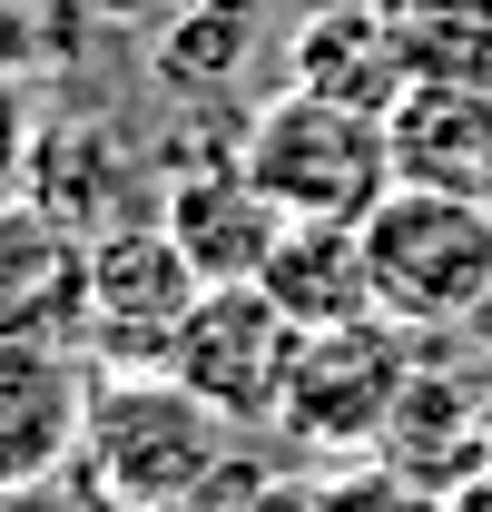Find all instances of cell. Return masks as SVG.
I'll use <instances>...</instances> for the list:
<instances>
[{"instance_id":"cell-1","label":"cell","mask_w":492,"mask_h":512,"mask_svg":"<svg viewBox=\"0 0 492 512\" xmlns=\"http://www.w3.org/2000/svg\"><path fill=\"white\" fill-rule=\"evenodd\" d=\"M227 434L237 424L207 414L168 365L99 375L89 424H79V453H69V483H79V503H99V512H168L197 483L227 473Z\"/></svg>"},{"instance_id":"cell-2","label":"cell","mask_w":492,"mask_h":512,"mask_svg":"<svg viewBox=\"0 0 492 512\" xmlns=\"http://www.w3.org/2000/svg\"><path fill=\"white\" fill-rule=\"evenodd\" d=\"M365 266L374 306L404 335H453L492 306V197L394 178V197L365 217Z\"/></svg>"},{"instance_id":"cell-3","label":"cell","mask_w":492,"mask_h":512,"mask_svg":"<svg viewBox=\"0 0 492 512\" xmlns=\"http://www.w3.org/2000/svg\"><path fill=\"white\" fill-rule=\"evenodd\" d=\"M237 158L256 168V188L276 197L286 217H345V227H365L374 207L394 197V138H384V119L325 99V89H286V99L246 109Z\"/></svg>"},{"instance_id":"cell-4","label":"cell","mask_w":492,"mask_h":512,"mask_svg":"<svg viewBox=\"0 0 492 512\" xmlns=\"http://www.w3.org/2000/svg\"><path fill=\"white\" fill-rule=\"evenodd\" d=\"M414 375H424V335H404L394 316L325 325V335H306V355H296V375H286L276 434L306 444V453H374L394 434Z\"/></svg>"},{"instance_id":"cell-5","label":"cell","mask_w":492,"mask_h":512,"mask_svg":"<svg viewBox=\"0 0 492 512\" xmlns=\"http://www.w3.org/2000/svg\"><path fill=\"white\" fill-rule=\"evenodd\" d=\"M207 276L197 256L168 237V217H138L119 237H89V276H79V345L99 355V375H138L168 365L178 325L197 316Z\"/></svg>"},{"instance_id":"cell-6","label":"cell","mask_w":492,"mask_h":512,"mask_svg":"<svg viewBox=\"0 0 492 512\" xmlns=\"http://www.w3.org/2000/svg\"><path fill=\"white\" fill-rule=\"evenodd\" d=\"M296 355H306V325L286 316L256 276H237V286H207V296H197V316H187L178 345H168V375H178L207 414H227L246 434V424H276Z\"/></svg>"},{"instance_id":"cell-7","label":"cell","mask_w":492,"mask_h":512,"mask_svg":"<svg viewBox=\"0 0 492 512\" xmlns=\"http://www.w3.org/2000/svg\"><path fill=\"white\" fill-rule=\"evenodd\" d=\"M99 355L79 335H0V493H30L69 473L79 453V424H89V375Z\"/></svg>"},{"instance_id":"cell-8","label":"cell","mask_w":492,"mask_h":512,"mask_svg":"<svg viewBox=\"0 0 492 512\" xmlns=\"http://www.w3.org/2000/svg\"><path fill=\"white\" fill-rule=\"evenodd\" d=\"M158 188H168V168L158 158H138L109 119H40L30 138V207H50L69 237L89 247V237H119L138 217H158Z\"/></svg>"},{"instance_id":"cell-9","label":"cell","mask_w":492,"mask_h":512,"mask_svg":"<svg viewBox=\"0 0 492 512\" xmlns=\"http://www.w3.org/2000/svg\"><path fill=\"white\" fill-rule=\"evenodd\" d=\"M158 217H168V237L197 256V276H207V286L266 276V256H276V237H286V207L256 188V168L237 158V138H217V148H187V158H168Z\"/></svg>"},{"instance_id":"cell-10","label":"cell","mask_w":492,"mask_h":512,"mask_svg":"<svg viewBox=\"0 0 492 512\" xmlns=\"http://www.w3.org/2000/svg\"><path fill=\"white\" fill-rule=\"evenodd\" d=\"M394 178L414 188H492V69H414L384 109Z\"/></svg>"},{"instance_id":"cell-11","label":"cell","mask_w":492,"mask_h":512,"mask_svg":"<svg viewBox=\"0 0 492 512\" xmlns=\"http://www.w3.org/2000/svg\"><path fill=\"white\" fill-rule=\"evenodd\" d=\"M286 69H296V89H325V99L384 119L414 79V50H404V20L384 0H315L286 40Z\"/></svg>"},{"instance_id":"cell-12","label":"cell","mask_w":492,"mask_h":512,"mask_svg":"<svg viewBox=\"0 0 492 512\" xmlns=\"http://www.w3.org/2000/svg\"><path fill=\"white\" fill-rule=\"evenodd\" d=\"M256 286L306 325V335L384 316L374 306V266H365V227H345V217H286V237H276V256H266Z\"/></svg>"},{"instance_id":"cell-13","label":"cell","mask_w":492,"mask_h":512,"mask_svg":"<svg viewBox=\"0 0 492 512\" xmlns=\"http://www.w3.org/2000/svg\"><path fill=\"white\" fill-rule=\"evenodd\" d=\"M79 276L89 247L50 207L0 197V335H79Z\"/></svg>"},{"instance_id":"cell-14","label":"cell","mask_w":492,"mask_h":512,"mask_svg":"<svg viewBox=\"0 0 492 512\" xmlns=\"http://www.w3.org/2000/svg\"><path fill=\"white\" fill-rule=\"evenodd\" d=\"M99 30H109L99 0H0V69L20 89H60V79H79Z\"/></svg>"},{"instance_id":"cell-15","label":"cell","mask_w":492,"mask_h":512,"mask_svg":"<svg viewBox=\"0 0 492 512\" xmlns=\"http://www.w3.org/2000/svg\"><path fill=\"white\" fill-rule=\"evenodd\" d=\"M256 40V0H197L187 20L158 30V89H227Z\"/></svg>"},{"instance_id":"cell-16","label":"cell","mask_w":492,"mask_h":512,"mask_svg":"<svg viewBox=\"0 0 492 512\" xmlns=\"http://www.w3.org/2000/svg\"><path fill=\"white\" fill-rule=\"evenodd\" d=\"M30 138H40V119H30V89L0 69V197L30 188Z\"/></svg>"},{"instance_id":"cell-17","label":"cell","mask_w":492,"mask_h":512,"mask_svg":"<svg viewBox=\"0 0 492 512\" xmlns=\"http://www.w3.org/2000/svg\"><path fill=\"white\" fill-rule=\"evenodd\" d=\"M187 10H197V0H99V20H109V30H148V40H158L168 20H187Z\"/></svg>"},{"instance_id":"cell-18","label":"cell","mask_w":492,"mask_h":512,"mask_svg":"<svg viewBox=\"0 0 492 512\" xmlns=\"http://www.w3.org/2000/svg\"><path fill=\"white\" fill-rule=\"evenodd\" d=\"M168 512H266V503L246 493V473H237V463H227L217 483H197V493H187V503H168Z\"/></svg>"},{"instance_id":"cell-19","label":"cell","mask_w":492,"mask_h":512,"mask_svg":"<svg viewBox=\"0 0 492 512\" xmlns=\"http://www.w3.org/2000/svg\"><path fill=\"white\" fill-rule=\"evenodd\" d=\"M433 512H492V463H483V473H463V483H453Z\"/></svg>"},{"instance_id":"cell-20","label":"cell","mask_w":492,"mask_h":512,"mask_svg":"<svg viewBox=\"0 0 492 512\" xmlns=\"http://www.w3.org/2000/svg\"><path fill=\"white\" fill-rule=\"evenodd\" d=\"M394 493H404V483H394V473H374V483L355 493V503H315V512H404Z\"/></svg>"}]
</instances>
